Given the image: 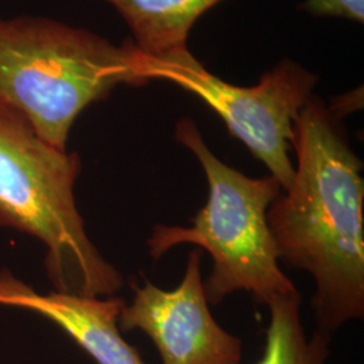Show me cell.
Returning <instances> with one entry per match:
<instances>
[{"label": "cell", "mask_w": 364, "mask_h": 364, "mask_svg": "<svg viewBox=\"0 0 364 364\" xmlns=\"http://www.w3.org/2000/svg\"><path fill=\"white\" fill-rule=\"evenodd\" d=\"M149 82L132 42L117 46L45 16L0 18V108L60 150L87 107L119 85Z\"/></svg>", "instance_id": "7a4b0ae2"}, {"label": "cell", "mask_w": 364, "mask_h": 364, "mask_svg": "<svg viewBox=\"0 0 364 364\" xmlns=\"http://www.w3.org/2000/svg\"><path fill=\"white\" fill-rule=\"evenodd\" d=\"M130 27L132 43L144 57L188 49L191 30L221 0H105Z\"/></svg>", "instance_id": "ba28073f"}, {"label": "cell", "mask_w": 364, "mask_h": 364, "mask_svg": "<svg viewBox=\"0 0 364 364\" xmlns=\"http://www.w3.org/2000/svg\"><path fill=\"white\" fill-rule=\"evenodd\" d=\"M263 353L255 364H326L331 336L314 329L308 336L301 323V293L273 299Z\"/></svg>", "instance_id": "9c48e42d"}, {"label": "cell", "mask_w": 364, "mask_h": 364, "mask_svg": "<svg viewBox=\"0 0 364 364\" xmlns=\"http://www.w3.org/2000/svg\"><path fill=\"white\" fill-rule=\"evenodd\" d=\"M174 138L200 162L208 182V200L192 227L156 224L147 240L151 259L159 260L185 243L208 251L213 260L204 282L209 305L221 304L237 290L251 293L263 305L299 291L279 267L267 223V210L282 192L279 182L273 176L252 178L224 164L189 117L177 122Z\"/></svg>", "instance_id": "277c9868"}, {"label": "cell", "mask_w": 364, "mask_h": 364, "mask_svg": "<svg viewBox=\"0 0 364 364\" xmlns=\"http://www.w3.org/2000/svg\"><path fill=\"white\" fill-rule=\"evenodd\" d=\"M119 297L61 291L39 294L9 272L0 273V305L37 313L61 328L97 364H146L119 331L124 306Z\"/></svg>", "instance_id": "52a82bcc"}, {"label": "cell", "mask_w": 364, "mask_h": 364, "mask_svg": "<svg viewBox=\"0 0 364 364\" xmlns=\"http://www.w3.org/2000/svg\"><path fill=\"white\" fill-rule=\"evenodd\" d=\"M294 177L267 210L278 259L312 277L317 331L364 316L363 162L341 117L313 95L294 122Z\"/></svg>", "instance_id": "6da1fadb"}, {"label": "cell", "mask_w": 364, "mask_h": 364, "mask_svg": "<svg viewBox=\"0 0 364 364\" xmlns=\"http://www.w3.org/2000/svg\"><path fill=\"white\" fill-rule=\"evenodd\" d=\"M80 171L77 153L46 144L22 117L0 108V228L45 246L55 291L111 297L124 279L85 232L75 198Z\"/></svg>", "instance_id": "3957f363"}, {"label": "cell", "mask_w": 364, "mask_h": 364, "mask_svg": "<svg viewBox=\"0 0 364 364\" xmlns=\"http://www.w3.org/2000/svg\"><path fill=\"white\" fill-rule=\"evenodd\" d=\"M203 251L189 252L180 285L162 290L146 281L134 287L119 329H139L156 344L162 364H240L243 343L221 328L209 311L201 278Z\"/></svg>", "instance_id": "8992f818"}, {"label": "cell", "mask_w": 364, "mask_h": 364, "mask_svg": "<svg viewBox=\"0 0 364 364\" xmlns=\"http://www.w3.org/2000/svg\"><path fill=\"white\" fill-rule=\"evenodd\" d=\"M301 10L313 16H336L363 23L364 0H305Z\"/></svg>", "instance_id": "30bf717a"}, {"label": "cell", "mask_w": 364, "mask_h": 364, "mask_svg": "<svg viewBox=\"0 0 364 364\" xmlns=\"http://www.w3.org/2000/svg\"><path fill=\"white\" fill-rule=\"evenodd\" d=\"M149 81L168 80L210 107L230 134L246 144L282 191L294 177L290 159L294 122L313 96L318 77L294 61L284 60L254 87L230 84L210 73L189 49L164 57H144Z\"/></svg>", "instance_id": "5b68a950"}]
</instances>
